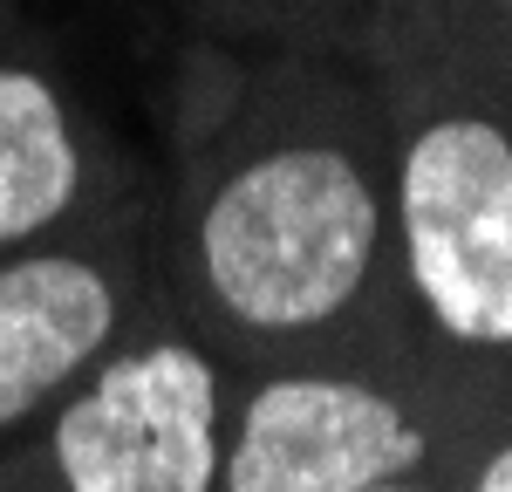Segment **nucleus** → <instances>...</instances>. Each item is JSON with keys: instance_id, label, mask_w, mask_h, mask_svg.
I'll return each instance as SVG.
<instances>
[{"instance_id": "1", "label": "nucleus", "mask_w": 512, "mask_h": 492, "mask_svg": "<svg viewBox=\"0 0 512 492\" xmlns=\"http://www.w3.org/2000/svg\"><path fill=\"white\" fill-rule=\"evenodd\" d=\"M158 294L233 369H390L376 69L185 41L164 96Z\"/></svg>"}, {"instance_id": "2", "label": "nucleus", "mask_w": 512, "mask_h": 492, "mask_svg": "<svg viewBox=\"0 0 512 492\" xmlns=\"http://www.w3.org/2000/svg\"><path fill=\"white\" fill-rule=\"evenodd\" d=\"M376 82L390 117V369L465 424L512 404V89L451 21Z\"/></svg>"}, {"instance_id": "3", "label": "nucleus", "mask_w": 512, "mask_h": 492, "mask_svg": "<svg viewBox=\"0 0 512 492\" xmlns=\"http://www.w3.org/2000/svg\"><path fill=\"white\" fill-rule=\"evenodd\" d=\"M239 376L158 308L76 397L0 451V492H219Z\"/></svg>"}, {"instance_id": "4", "label": "nucleus", "mask_w": 512, "mask_h": 492, "mask_svg": "<svg viewBox=\"0 0 512 492\" xmlns=\"http://www.w3.org/2000/svg\"><path fill=\"white\" fill-rule=\"evenodd\" d=\"M219 492H458L451 417L396 369L239 376Z\"/></svg>"}, {"instance_id": "5", "label": "nucleus", "mask_w": 512, "mask_h": 492, "mask_svg": "<svg viewBox=\"0 0 512 492\" xmlns=\"http://www.w3.org/2000/svg\"><path fill=\"white\" fill-rule=\"evenodd\" d=\"M158 308V185L0 260V451L76 397Z\"/></svg>"}, {"instance_id": "6", "label": "nucleus", "mask_w": 512, "mask_h": 492, "mask_svg": "<svg viewBox=\"0 0 512 492\" xmlns=\"http://www.w3.org/2000/svg\"><path fill=\"white\" fill-rule=\"evenodd\" d=\"M151 185L158 171L110 130L55 41L0 0V260L69 240Z\"/></svg>"}, {"instance_id": "7", "label": "nucleus", "mask_w": 512, "mask_h": 492, "mask_svg": "<svg viewBox=\"0 0 512 492\" xmlns=\"http://www.w3.org/2000/svg\"><path fill=\"white\" fill-rule=\"evenodd\" d=\"M178 21H185V41L396 69L403 55L444 35L451 0H178Z\"/></svg>"}, {"instance_id": "8", "label": "nucleus", "mask_w": 512, "mask_h": 492, "mask_svg": "<svg viewBox=\"0 0 512 492\" xmlns=\"http://www.w3.org/2000/svg\"><path fill=\"white\" fill-rule=\"evenodd\" d=\"M451 472L458 492H512V404L451 424Z\"/></svg>"}, {"instance_id": "9", "label": "nucleus", "mask_w": 512, "mask_h": 492, "mask_svg": "<svg viewBox=\"0 0 512 492\" xmlns=\"http://www.w3.org/2000/svg\"><path fill=\"white\" fill-rule=\"evenodd\" d=\"M451 28L472 41H499L512 28V0H451Z\"/></svg>"}, {"instance_id": "10", "label": "nucleus", "mask_w": 512, "mask_h": 492, "mask_svg": "<svg viewBox=\"0 0 512 492\" xmlns=\"http://www.w3.org/2000/svg\"><path fill=\"white\" fill-rule=\"evenodd\" d=\"M451 35H458V28H451ZM465 41H472V35H465ZM472 48L485 55V62H492V69H499V82L512 89V28H506L499 41H472Z\"/></svg>"}]
</instances>
